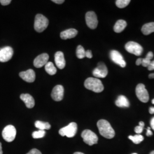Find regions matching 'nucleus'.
<instances>
[{
	"label": "nucleus",
	"instance_id": "nucleus-1",
	"mask_svg": "<svg viewBox=\"0 0 154 154\" xmlns=\"http://www.w3.org/2000/svg\"><path fill=\"white\" fill-rule=\"evenodd\" d=\"M97 127L100 134L107 139H112L115 136V131L110 123L106 120L101 119L97 122Z\"/></svg>",
	"mask_w": 154,
	"mask_h": 154
},
{
	"label": "nucleus",
	"instance_id": "nucleus-2",
	"mask_svg": "<svg viewBox=\"0 0 154 154\" xmlns=\"http://www.w3.org/2000/svg\"><path fill=\"white\" fill-rule=\"evenodd\" d=\"M84 86L87 89L98 93H101L104 90V86L101 81L96 78L90 77L86 79Z\"/></svg>",
	"mask_w": 154,
	"mask_h": 154
},
{
	"label": "nucleus",
	"instance_id": "nucleus-3",
	"mask_svg": "<svg viewBox=\"0 0 154 154\" xmlns=\"http://www.w3.org/2000/svg\"><path fill=\"white\" fill-rule=\"evenodd\" d=\"M49 25L48 19L42 14H38L35 17L34 28L38 33L44 32Z\"/></svg>",
	"mask_w": 154,
	"mask_h": 154
},
{
	"label": "nucleus",
	"instance_id": "nucleus-4",
	"mask_svg": "<svg viewBox=\"0 0 154 154\" xmlns=\"http://www.w3.org/2000/svg\"><path fill=\"white\" fill-rule=\"evenodd\" d=\"M77 124L75 122H72L67 126L61 128L59 131V134L62 137L66 136L68 138L74 137L77 132Z\"/></svg>",
	"mask_w": 154,
	"mask_h": 154
},
{
	"label": "nucleus",
	"instance_id": "nucleus-5",
	"mask_svg": "<svg viewBox=\"0 0 154 154\" xmlns=\"http://www.w3.org/2000/svg\"><path fill=\"white\" fill-rule=\"evenodd\" d=\"M81 137L83 139V142L89 146H93L98 143V138L97 135L90 130H84L82 132Z\"/></svg>",
	"mask_w": 154,
	"mask_h": 154
},
{
	"label": "nucleus",
	"instance_id": "nucleus-6",
	"mask_svg": "<svg viewBox=\"0 0 154 154\" xmlns=\"http://www.w3.org/2000/svg\"><path fill=\"white\" fill-rule=\"evenodd\" d=\"M16 129L13 125L6 126L2 132V137L8 142H11L14 140L16 137Z\"/></svg>",
	"mask_w": 154,
	"mask_h": 154
},
{
	"label": "nucleus",
	"instance_id": "nucleus-7",
	"mask_svg": "<svg viewBox=\"0 0 154 154\" xmlns=\"http://www.w3.org/2000/svg\"><path fill=\"white\" fill-rule=\"evenodd\" d=\"M125 49L130 53L137 56H140L143 53V48L140 45L133 41L127 42L125 45Z\"/></svg>",
	"mask_w": 154,
	"mask_h": 154
},
{
	"label": "nucleus",
	"instance_id": "nucleus-8",
	"mask_svg": "<svg viewBox=\"0 0 154 154\" xmlns=\"http://www.w3.org/2000/svg\"><path fill=\"white\" fill-rule=\"evenodd\" d=\"M135 92L138 99L141 102L143 103H146L149 101V93L146 90L144 85L142 83L138 84L135 89Z\"/></svg>",
	"mask_w": 154,
	"mask_h": 154
},
{
	"label": "nucleus",
	"instance_id": "nucleus-9",
	"mask_svg": "<svg viewBox=\"0 0 154 154\" xmlns=\"http://www.w3.org/2000/svg\"><path fill=\"white\" fill-rule=\"evenodd\" d=\"M85 19L86 24L88 28L91 29H95L97 28L98 21L96 14L94 11H88L86 14Z\"/></svg>",
	"mask_w": 154,
	"mask_h": 154
},
{
	"label": "nucleus",
	"instance_id": "nucleus-10",
	"mask_svg": "<svg viewBox=\"0 0 154 154\" xmlns=\"http://www.w3.org/2000/svg\"><path fill=\"white\" fill-rule=\"evenodd\" d=\"M93 74L97 78H103L106 77L108 74V70L105 63L102 62H99L97 67L94 70Z\"/></svg>",
	"mask_w": 154,
	"mask_h": 154
},
{
	"label": "nucleus",
	"instance_id": "nucleus-11",
	"mask_svg": "<svg viewBox=\"0 0 154 154\" xmlns=\"http://www.w3.org/2000/svg\"><path fill=\"white\" fill-rule=\"evenodd\" d=\"M110 58L115 63L119 65L122 67H125L126 65V63L123 59V56L121 54L116 51V50H112L110 52Z\"/></svg>",
	"mask_w": 154,
	"mask_h": 154
},
{
	"label": "nucleus",
	"instance_id": "nucleus-12",
	"mask_svg": "<svg viewBox=\"0 0 154 154\" xmlns=\"http://www.w3.org/2000/svg\"><path fill=\"white\" fill-rule=\"evenodd\" d=\"M13 55V50L10 46L0 49V62H6L11 60Z\"/></svg>",
	"mask_w": 154,
	"mask_h": 154
},
{
	"label": "nucleus",
	"instance_id": "nucleus-13",
	"mask_svg": "<svg viewBox=\"0 0 154 154\" xmlns=\"http://www.w3.org/2000/svg\"><path fill=\"white\" fill-rule=\"evenodd\" d=\"M64 88L62 85H57L53 88L51 94V98L57 102L61 101L63 98Z\"/></svg>",
	"mask_w": 154,
	"mask_h": 154
},
{
	"label": "nucleus",
	"instance_id": "nucleus-14",
	"mask_svg": "<svg viewBox=\"0 0 154 154\" xmlns=\"http://www.w3.org/2000/svg\"><path fill=\"white\" fill-rule=\"evenodd\" d=\"M49 56L47 53H43L37 56L33 62L34 66L37 68H41L48 62Z\"/></svg>",
	"mask_w": 154,
	"mask_h": 154
},
{
	"label": "nucleus",
	"instance_id": "nucleus-15",
	"mask_svg": "<svg viewBox=\"0 0 154 154\" xmlns=\"http://www.w3.org/2000/svg\"><path fill=\"white\" fill-rule=\"evenodd\" d=\"M20 77L27 82H33L35 79V73L32 69H29L25 72H21Z\"/></svg>",
	"mask_w": 154,
	"mask_h": 154
},
{
	"label": "nucleus",
	"instance_id": "nucleus-16",
	"mask_svg": "<svg viewBox=\"0 0 154 154\" xmlns=\"http://www.w3.org/2000/svg\"><path fill=\"white\" fill-rule=\"evenodd\" d=\"M55 64L60 69H63L66 65L64 54L62 51H57L54 55Z\"/></svg>",
	"mask_w": 154,
	"mask_h": 154
},
{
	"label": "nucleus",
	"instance_id": "nucleus-17",
	"mask_svg": "<svg viewBox=\"0 0 154 154\" xmlns=\"http://www.w3.org/2000/svg\"><path fill=\"white\" fill-rule=\"evenodd\" d=\"M20 98L25 103L28 109H32L35 105V100L33 97L29 94H22Z\"/></svg>",
	"mask_w": 154,
	"mask_h": 154
},
{
	"label": "nucleus",
	"instance_id": "nucleus-18",
	"mask_svg": "<svg viewBox=\"0 0 154 154\" xmlns=\"http://www.w3.org/2000/svg\"><path fill=\"white\" fill-rule=\"evenodd\" d=\"M78 31L75 29H69L64 30L60 34V37L62 39L73 38L77 36Z\"/></svg>",
	"mask_w": 154,
	"mask_h": 154
},
{
	"label": "nucleus",
	"instance_id": "nucleus-19",
	"mask_svg": "<svg viewBox=\"0 0 154 154\" xmlns=\"http://www.w3.org/2000/svg\"><path fill=\"white\" fill-rule=\"evenodd\" d=\"M116 105L119 107H128L130 102L125 96L119 95L116 100Z\"/></svg>",
	"mask_w": 154,
	"mask_h": 154
},
{
	"label": "nucleus",
	"instance_id": "nucleus-20",
	"mask_svg": "<svg viewBox=\"0 0 154 154\" xmlns=\"http://www.w3.org/2000/svg\"><path fill=\"white\" fill-rule=\"evenodd\" d=\"M127 26V22L123 20L117 21L114 26V30L116 33H121Z\"/></svg>",
	"mask_w": 154,
	"mask_h": 154
},
{
	"label": "nucleus",
	"instance_id": "nucleus-21",
	"mask_svg": "<svg viewBox=\"0 0 154 154\" xmlns=\"http://www.w3.org/2000/svg\"><path fill=\"white\" fill-rule=\"evenodd\" d=\"M142 32L144 35H149L154 32V22L144 24L142 28Z\"/></svg>",
	"mask_w": 154,
	"mask_h": 154
},
{
	"label": "nucleus",
	"instance_id": "nucleus-22",
	"mask_svg": "<svg viewBox=\"0 0 154 154\" xmlns=\"http://www.w3.org/2000/svg\"><path fill=\"white\" fill-rule=\"evenodd\" d=\"M45 68L46 72L50 75H53L57 72V69L51 62H48L45 66Z\"/></svg>",
	"mask_w": 154,
	"mask_h": 154
},
{
	"label": "nucleus",
	"instance_id": "nucleus-23",
	"mask_svg": "<svg viewBox=\"0 0 154 154\" xmlns=\"http://www.w3.org/2000/svg\"><path fill=\"white\" fill-rule=\"evenodd\" d=\"M35 126L36 128H38L39 130H49L51 128V126L48 122H44L39 121L35 122Z\"/></svg>",
	"mask_w": 154,
	"mask_h": 154
},
{
	"label": "nucleus",
	"instance_id": "nucleus-24",
	"mask_svg": "<svg viewBox=\"0 0 154 154\" xmlns=\"http://www.w3.org/2000/svg\"><path fill=\"white\" fill-rule=\"evenodd\" d=\"M154 54L151 51H149L146 55V58H142V65L143 67H148L149 65L151 63V60L153 58Z\"/></svg>",
	"mask_w": 154,
	"mask_h": 154
},
{
	"label": "nucleus",
	"instance_id": "nucleus-25",
	"mask_svg": "<svg viewBox=\"0 0 154 154\" xmlns=\"http://www.w3.org/2000/svg\"><path fill=\"white\" fill-rule=\"evenodd\" d=\"M128 139L131 140L133 143L137 144L141 143L144 140V137L140 134H137V135H134V136L130 135L128 137Z\"/></svg>",
	"mask_w": 154,
	"mask_h": 154
},
{
	"label": "nucleus",
	"instance_id": "nucleus-26",
	"mask_svg": "<svg viewBox=\"0 0 154 154\" xmlns=\"http://www.w3.org/2000/svg\"><path fill=\"white\" fill-rule=\"evenodd\" d=\"M85 53L86 51L84 49L83 47L81 45H79L77 47L76 50V55L79 59H82L85 57Z\"/></svg>",
	"mask_w": 154,
	"mask_h": 154
},
{
	"label": "nucleus",
	"instance_id": "nucleus-27",
	"mask_svg": "<svg viewBox=\"0 0 154 154\" xmlns=\"http://www.w3.org/2000/svg\"><path fill=\"white\" fill-rule=\"evenodd\" d=\"M130 2V0H117L116 1V5L119 8H124Z\"/></svg>",
	"mask_w": 154,
	"mask_h": 154
},
{
	"label": "nucleus",
	"instance_id": "nucleus-28",
	"mask_svg": "<svg viewBox=\"0 0 154 154\" xmlns=\"http://www.w3.org/2000/svg\"><path fill=\"white\" fill-rule=\"evenodd\" d=\"M45 134L46 132L44 130H38L34 131L32 134V137L34 139H39L44 137Z\"/></svg>",
	"mask_w": 154,
	"mask_h": 154
},
{
	"label": "nucleus",
	"instance_id": "nucleus-29",
	"mask_svg": "<svg viewBox=\"0 0 154 154\" xmlns=\"http://www.w3.org/2000/svg\"><path fill=\"white\" fill-rule=\"evenodd\" d=\"M143 128H144V127L139 125L138 126L135 127V132H136L137 134H140L142 132H143Z\"/></svg>",
	"mask_w": 154,
	"mask_h": 154
},
{
	"label": "nucleus",
	"instance_id": "nucleus-30",
	"mask_svg": "<svg viewBox=\"0 0 154 154\" xmlns=\"http://www.w3.org/2000/svg\"><path fill=\"white\" fill-rule=\"evenodd\" d=\"M42 154L41 151H39L38 149H31L28 154Z\"/></svg>",
	"mask_w": 154,
	"mask_h": 154
},
{
	"label": "nucleus",
	"instance_id": "nucleus-31",
	"mask_svg": "<svg viewBox=\"0 0 154 154\" xmlns=\"http://www.w3.org/2000/svg\"><path fill=\"white\" fill-rule=\"evenodd\" d=\"M11 0H0V3L2 5L6 6L10 4Z\"/></svg>",
	"mask_w": 154,
	"mask_h": 154
},
{
	"label": "nucleus",
	"instance_id": "nucleus-32",
	"mask_svg": "<svg viewBox=\"0 0 154 154\" xmlns=\"http://www.w3.org/2000/svg\"><path fill=\"white\" fill-rule=\"evenodd\" d=\"M85 57L88 58H91L93 57V54H92V53H91V51L88 50L87 51H86V53H85Z\"/></svg>",
	"mask_w": 154,
	"mask_h": 154
},
{
	"label": "nucleus",
	"instance_id": "nucleus-33",
	"mask_svg": "<svg viewBox=\"0 0 154 154\" xmlns=\"http://www.w3.org/2000/svg\"><path fill=\"white\" fill-rule=\"evenodd\" d=\"M149 70H154V60L153 61H151L149 66L147 67Z\"/></svg>",
	"mask_w": 154,
	"mask_h": 154
},
{
	"label": "nucleus",
	"instance_id": "nucleus-34",
	"mask_svg": "<svg viewBox=\"0 0 154 154\" xmlns=\"http://www.w3.org/2000/svg\"><path fill=\"white\" fill-rule=\"evenodd\" d=\"M152 135V132L151 131V127H149L147 128V130L146 135H147V137H149V136H151Z\"/></svg>",
	"mask_w": 154,
	"mask_h": 154
},
{
	"label": "nucleus",
	"instance_id": "nucleus-35",
	"mask_svg": "<svg viewBox=\"0 0 154 154\" xmlns=\"http://www.w3.org/2000/svg\"><path fill=\"white\" fill-rule=\"evenodd\" d=\"M53 2H54L55 4H63L65 1L64 0H53L52 1Z\"/></svg>",
	"mask_w": 154,
	"mask_h": 154
},
{
	"label": "nucleus",
	"instance_id": "nucleus-36",
	"mask_svg": "<svg viewBox=\"0 0 154 154\" xmlns=\"http://www.w3.org/2000/svg\"><path fill=\"white\" fill-rule=\"evenodd\" d=\"M142 58H138V60L136 61V65L137 66L142 65Z\"/></svg>",
	"mask_w": 154,
	"mask_h": 154
},
{
	"label": "nucleus",
	"instance_id": "nucleus-37",
	"mask_svg": "<svg viewBox=\"0 0 154 154\" xmlns=\"http://www.w3.org/2000/svg\"><path fill=\"white\" fill-rule=\"evenodd\" d=\"M150 124H151V128L153 129V130H154V117L151 119V122H150Z\"/></svg>",
	"mask_w": 154,
	"mask_h": 154
},
{
	"label": "nucleus",
	"instance_id": "nucleus-38",
	"mask_svg": "<svg viewBox=\"0 0 154 154\" xmlns=\"http://www.w3.org/2000/svg\"><path fill=\"white\" fill-rule=\"evenodd\" d=\"M149 112L151 114H154V107H151L149 109Z\"/></svg>",
	"mask_w": 154,
	"mask_h": 154
},
{
	"label": "nucleus",
	"instance_id": "nucleus-39",
	"mask_svg": "<svg viewBox=\"0 0 154 154\" xmlns=\"http://www.w3.org/2000/svg\"><path fill=\"white\" fill-rule=\"evenodd\" d=\"M149 78H154V73H151L149 75Z\"/></svg>",
	"mask_w": 154,
	"mask_h": 154
},
{
	"label": "nucleus",
	"instance_id": "nucleus-40",
	"mask_svg": "<svg viewBox=\"0 0 154 154\" xmlns=\"http://www.w3.org/2000/svg\"><path fill=\"white\" fill-rule=\"evenodd\" d=\"M3 154V152H2V144L0 142V154Z\"/></svg>",
	"mask_w": 154,
	"mask_h": 154
},
{
	"label": "nucleus",
	"instance_id": "nucleus-41",
	"mask_svg": "<svg viewBox=\"0 0 154 154\" xmlns=\"http://www.w3.org/2000/svg\"><path fill=\"white\" fill-rule=\"evenodd\" d=\"M139 125L144 127V122H139Z\"/></svg>",
	"mask_w": 154,
	"mask_h": 154
},
{
	"label": "nucleus",
	"instance_id": "nucleus-42",
	"mask_svg": "<svg viewBox=\"0 0 154 154\" xmlns=\"http://www.w3.org/2000/svg\"><path fill=\"white\" fill-rule=\"evenodd\" d=\"M73 154H84L82 152H76L75 153H74Z\"/></svg>",
	"mask_w": 154,
	"mask_h": 154
},
{
	"label": "nucleus",
	"instance_id": "nucleus-43",
	"mask_svg": "<svg viewBox=\"0 0 154 154\" xmlns=\"http://www.w3.org/2000/svg\"><path fill=\"white\" fill-rule=\"evenodd\" d=\"M149 154H154V151H152Z\"/></svg>",
	"mask_w": 154,
	"mask_h": 154
},
{
	"label": "nucleus",
	"instance_id": "nucleus-44",
	"mask_svg": "<svg viewBox=\"0 0 154 154\" xmlns=\"http://www.w3.org/2000/svg\"><path fill=\"white\" fill-rule=\"evenodd\" d=\"M152 104H154V99H152Z\"/></svg>",
	"mask_w": 154,
	"mask_h": 154
},
{
	"label": "nucleus",
	"instance_id": "nucleus-45",
	"mask_svg": "<svg viewBox=\"0 0 154 154\" xmlns=\"http://www.w3.org/2000/svg\"><path fill=\"white\" fill-rule=\"evenodd\" d=\"M136 154V153H134V154Z\"/></svg>",
	"mask_w": 154,
	"mask_h": 154
}]
</instances>
